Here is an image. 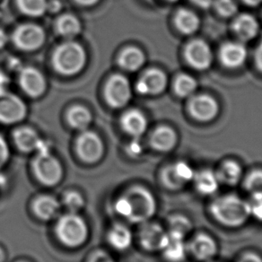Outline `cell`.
<instances>
[{"instance_id":"7a4b0ae2","label":"cell","mask_w":262,"mask_h":262,"mask_svg":"<svg viewBox=\"0 0 262 262\" xmlns=\"http://www.w3.org/2000/svg\"><path fill=\"white\" fill-rule=\"evenodd\" d=\"M210 211L217 222L229 227L242 226L251 216L247 201L234 195L216 199L211 204Z\"/></svg>"},{"instance_id":"ab89813d","label":"cell","mask_w":262,"mask_h":262,"mask_svg":"<svg viewBox=\"0 0 262 262\" xmlns=\"http://www.w3.org/2000/svg\"><path fill=\"white\" fill-rule=\"evenodd\" d=\"M8 84H9L8 77L3 72L0 71V93L7 91Z\"/></svg>"},{"instance_id":"8d00e7d4","label":"cell","mask_w":262,"mask_h":262,"mask_svg":"<svg viewBox=\"0 0 262 262\" xmlns=\"http://www.w3.org/2000/svg\"><path fill=\"white\" fill-rule=\"evenodd\" d=\"M64 204L70 211L75 213L83 207L84 200L80 194L77 192H70L68 193L64 198Z\"/></svg>"},{"instance_id":"52a82bcc","label":"cell","mask_w":262,"mask_h":262,"mask_svg":"<svg viewBox=\"0 0 262 262\" xmlns=\"http://www.w3.org/2000/svg\"><path fill=\"white\" fill-rule=\"evenodd\" d=\"M105 95L107 102L114 108L126 105L131 97L129 82L123 76H113L106 85Z\"/></svg>"},{"instance_id":"f6af8a7d","label":"cell","mask_w":262,"mask_h":262,"mask_svg":"<svg viewBox=\"0 0 262 262\" xmlns=\"http://www.w3.org/2000/svg\"><path fill=\"white\" fill-rule=\"evenodd\" d=\"M79 4L84 5V6H91L98 1V0H76Z\"/></svg>"},{"instance_id":"7402d4cb","label":"cell","mask_w":262,"mask_h":262,"mask_svg":"<svg viewBox=\"0 0 262 262\" xmlns=\"http://www.w3.org/2000/svg\"><path fill=\"white\" fill-rule=\"evenodd\" d=\"M233 30L242 40H251L258 33V24L252 15L244 14L235 19L233 23Z\"/></svg>"},{"instance_id":"74e56055","label":"cell","mask_w":262,"mask_h":262,"mask_svg":"<svg viewBox=\"0 0 262 262\" xmlns=\"http://www.w3.org/2000/svg\"><path fill=\"white\" fill-rule=\"evenodd\" d=\"M8 157H9V150H8V144L0 136V168L8 162Z\"/></svg>"},{"instance_id":"d590c367","label":"cell","mask_w":262,"mask_h":262,"mask_svg":"<svg viewBox=\"0 0 262 262\" xmlns=\"http://www.w3.org/2000/svg\"><path fill=\"white\" fill-rule=\"evenodd\" d=\"M247 203L250 215L262 221V194H252Z\"/></svg>"},{"instance_id":"9a60e30c","label":"cell","mask_w":262,"mask_h":262,"mask_svg":"<svg viewBox=\"0 0 262 262\" xmlns=\"http://www.w3.org/2000/svg\"><path fill=\"white\" fill-rule=\"evenodd\" d=\"M220 58L223 64L227 68L236 69L244 65L247 58V50L244 44L240 42H226L221 48Z\"/></svg>"},{"instance_id":"83f0119b","label":"cell","mask_w":262,"mask_h":262,"mask_svg":"<svg viewBox=\"0 0 262 262\" xmlns=\"http://www.w3.org/2000/svg\"><path fill=\"white\" fill-rule=\"evenodd\" d=\"M219 182L227 185H235L240 181L242 169L235 162L229 161L223 164L219 172H216Z\"/></svg>"},{"instance_id":"8fae6325","label":"cell","mask_w":262,"mask_h":262,"mask_svg":"<svg viewBox=\"0 0 262 262\" xmlns=\"http://www.w3.org/2000/svg\"><path fill=\"white\" fill-rule=\"evenodd\" d=\"M189 113L193 118L203 122L214 120L219 113V106L215 99L207 95H196L189 104Z\"/></svg>"},{"instance_id":"5b68a950","label":"cell","mask_w":262,"mask_h":262,"mask_svg":"<svg viewBox=\"0 0 262 262\" xmlns=\"http://www.w3.org/2000/svg\"><path fill=\"white\" fill-rule=\"evenodd\" d=\"M33 166L37 178L45 185H55L61 179V165L56 158L47 153H40L34 161Z\"/></svg>"},{"instance_id":"277c9868","label":"cell","mask_w":262,"mask_h":262,"mask_svg":"<svg viewBox=\"0 0 262 262\" xmlns=\"http://www.w3.org/2000/svg\"><path fill=\"white\" fill-rule=\"evenodd\" d=\"M57 234L63 244L70 247H77L86 240L88 226L80 216L71 213L58 220Z\"/></svg>"},{"instance_id":"44dd1931","label":"cell","mask_w":262,"mask_h":262,"mask_svg":"<svg viewBox=\"0 0 262 262\" xmlns=\"http://www.w3.org/2000/svg\"><path fill=\"white\" fill-rule=\"evenodd\" d=\"M194 182L199 192L202 195H213L219 189V182L217 174L210 170H203L195 173Z\"/></svg>"},{"instance_id":"ac0fdd59","label":"cell","mask_w":262,"mask_h":262,"mask_svg":"<svg viewBox=\"0 0 262 262\" xmlns=\"http://www.w3.org/2000/svg\"><path fill=\"white\" fill-rule=\"evenodd\" d=\"M191 254L200 260H208L216 253V245L211 237L206 234H199L188 246Z\"/></svg>"},{"instance_id":"e575fe53","label":"cell","mask_w":262,"mask_h":262,"mask_svg":"<svg viewBox=\"0 0 262 262\" xmlns=\"http://www.w3.org/2000/svg\"><path fill=\"white\" fill-rule=\"evenodd\" d=\"M215 8L219 14L225 17L235 15L238 9L234 0H216Z\"/></svg>"},{"instance_id":"2e32d148","label":"cell","mask_w":262,"mask_h":262,"mask_svg":"<svg viewBox=\"0 0 262 262\" xmlns=\"http://www.w3.org/2000/svg\"><path fill=\"white\" fill-rule=\"evenodd\" d=\"M20 84L27 95L36 97L45 90V79L38 70L33 68H26L20 75Z\"/></svg>"},{"instance_id":"ba28073f","label":"cell","mask_w":262,"mask_h":262,"mask_svg":"<svg viewBox=\"0 0 262 262\" xmlns=\"http://www.w3.org/2000/svg\"><path fill=\"white\" fill-rule=\"evenodd\" d=\"M195 171L185 162H178L166 168L162 174L164 185L171 189L182 188L187 183L192 182Z\"/></svg>"},{"instance_id":"1f68e13d","label":"cell","mask_w":262,"mask_h":262,"mask_svg":"<svg viewBox=\"0 0 262 262\" xmlns=\"http://www.w3.org/2000/svg\"><path fill=\"white\" fill-rule=\"evenodd\" d=\"M19 8L26 15L39 16L47 9L46 0H17Z\"/></svg>"},{"instance_id":"3957f363","label":"cell","mask_w":262,"mask_h":262,"mask_svg":"<svg viewBox=\"0 0 262 262\" xmlns=\"http://www.w3.org/2000/svg\"><path fill=\"white\" fill-rule=\"evenodd\" d=\"M85 52L81 45L69 41L58 46L53 56L56 70L64 75H74L80 71L85 63Z\"/></svg>"},{"instance_id":"e0dca14e","label":"cell","mask_w":262,"mask_h":262,"mask_svg":"<svg viewBox=\"0 0 262 262\" xmlns=\"http://www.w3.org/2000/svg\"><path fill=\"white\" fill-rule=\"evenodd\" d=\"M185 237L167 233V240L163 248V254L168 261L182 262L186 257L188 246L184 242Z\"/></svg>"},{"instance_id":"4316f807","label":"cell","mask_w":262,"mask_h":262,"mask_svg":"<svg viewBox=\"0 0 262 262\" xmlns=\"http://www.w3.org/2000/svg\"><path fill=\"white\" fill-rule=\"evenodd\" d=\"M145 62V55L138 48H127L121 53L120 64L125 70L135 71L142 67Z\"/></svg>"},{"instance_id":"4fadbf2b","label":"cell","mask_w":262,"mask_h":262,"mask_svg":"<svg viewBox=\"0 0 262 262\" xmlns=\"http://www.w3.org/2000/svg\"><path fill=\"white\" fill-rule=\"evenodd\" d=\"M167 85L166 75L159 70H147L138 83L137 89L143 95H159Z\"/></svg>"},{"instance_id":"d6a6232c","label":"cell","mask_w":262,"mask_h":262,"mask_svg":"<svg viewBox=\"0 0 262 262\" xmlns=\"http://www.w3.org/2000/svg\"><path fill=\"white\" fill-rule=\"evenodd\" d=\"M170 233L179 234L185 237L191 229V224L185 216L182 215H174L171 217L169 223Z\"/></svg>"},{"instance_id":"7dc6e473","label":"cell","mask_w":262,"mask_h":262,"mask_svg":"<svg viewBox=\"0 0 262 262\" xmlns=\"http://www.w3.org/2000/svg\"><path fill=\"white\" fill-rule=\"evenodd\" d=\"M3 258H4V254H3V252H2V251L0 250V262H1V260L3 259Z\"/></svg>"},{"instance_id":"f35d334b","label":"cell","mask_w":262,"mask_h":262,"mask_svg":"<svg viewBox=\"0 0 262 262\" xmlns=\"http://www.w3.org/2000/svg\"><path fill=\"white\" fill-rule=\"evenodd\" d=\"M255 61H256L258 70L262 72V40L255 52Z\"/></svg>"},{"instance_id":"f1b7e54d","label":"cell","mask_w":262,"mask_h":262,"mask_svg":"<svg viewBox=\"0 0 262 262\" xmlns=\"http://www.w3.org/2000/svg\"><path fill=\"white\" fill-rule=\"evenodd\" d=\"M68 120L70 125L77 129H84L91 122V113L82 106H76L70 110L68 114Z\"/></svg>"},{"instance_id":"5bb4252c","label":"cell","mask_w":262,"mask_h":262,"mask_svg":"<svg viewBox=\"0 0 262 262\" xmlns=\"http://www.w3.org/2000/svg\"><path fill=\"white\" fill-rule=\"evenodd\" d=\"M166 240L167 233L156 224H146L140 232V243L146 251H162Z\"/></svg>"},{"instance_id":"7bdbcfd3","label":"cell","mask_w":262,"mask_h":262,"mask_svg":"<svg viewBox=\"0 0 262 262\" xmlns=\"http://www.w3.org/2000/svg\"><path fill=\"white\" fill-rule=\"evenodd\" d=\"M92 262H113L111 258H109L108 256H106V255L102 254V253H100V254L97 255V256H95V258H93V261Z\"/></svg>"},{"instance_id":"bcb514c9","label":"cell","mask_w":262,"mask_h":262,"mask_svg":"<svg viewBox=\"0 0 262 262\" xmlns=\"http://www.w3.org/2000/svg\"><path fill=\"white\" fill-rule=\"evenodd\" d=\"M244 1L250 6H257L262 3V0H244Z\"/></svg>"},{"instance_id":"836d02e7","label":"cell","mask_w":262,"mask_h":262,"mask_svg":"<svg viewBox=\"0 0 262 262\" xmlns=\"http://www.w3.org/2000/svg\"><path fill=\"white\" fill-rule=\"evenodd\" d=\"M245 189L252 194H262V171H254L245 180Z\"/></svg>"},{"instance_id":"d4e9b609","label":"cell","mask_w":262,"mask_h":262,"mask_svg":"<svg viewBox=\"0 0 262 262\" xmlns=\"http://www.w3.org/2000/svg\"><path fill=\"white\" fill-rule=\"evenodd\" d=\"M59 203L52 196H40L34 203V212L40 219L44 220L55 217L59 211Z\"/></svg>"},{"instance_id":"484cf974","label":"cell","mask_w":262,"mask_h":262,"mask_svg":"<svg viewBox=\"0 0 262 262\" xmlns=\"http://www.w3.org/2000/svg\"><path fill=\"white\" fill-rule=\"evenodd\" d=\"M110 244L119 251H124L129 248L132 243V234L128 228L122 225L113 226L108 235Z\"/></svg>"},{"instance_id":"4dcf8cb0","label":"cell","mask_w":262,"mask_h":262,"mask_svg":"<svg viewBox=\"0 0 262 262\" xmlns=\"http://www.w3.org/2000/svg\"><path fill=\"white\" fill-rule=\"evenodd\" d=\"M174 89L176 94L182 98H187L196 91V82L192 77L189 75L182 74L179 76L174 83Z\"/></svg>"},{"instance_id":"9c48e42d","label":"cell","mask_w":262,"mask_h":262,"mask_svg":"<svg viewBox=\"0 0 262 262\" xmlns=\"http://www.w3.org/2000/svg\"><path fill=\"white\" fill-rule=\"evenodd\" d=\"M185 56L189 65L199 70L208 69L213 60L211 49L204 40H194L189 42L186 48Z\"/></svg>"},{"instance_id":"60d3db41","label":"cell","mask_w":262,"mask_h":262,"mask_svg":"<svg viewBox=\"0 0 262 262\" xmlns=\"http://www.w3.org/2000/svg\"><path fill=\"white\" fill-rule=\"evenodd\" d=\"M194 4L201 8H209L211 7L214 0H191Z\"/></svg>"},{"instance_id":"b9f144b4","label":"cell","mask_w":262,"mask_h":262,"mask_svg":"<svg viewBox=\"0 0 262 262\" xmlns=\"http://www.w3.org/2000/svg\"><path fill=\"white\" fill-rule=\"evenodd\" d=\"M240 262H262V259L260 257H258L256 254H246L244 256V258L241 259Z\"/></svg>"},{"instance_id":"603a6c76","label":"cell","mask_w":262,"mask_h":262,"mask_svg":"<svg viewBox=\"0 0 262 262\" xmlns=\"http://www.w3.org/2000/svg\"><path fill=\"white\" fill-rule=\"evenodd\" d=\"M15 144L24 152H32L40 146V141L36 132L30 127H21L15 131Z\"/></svg>"},{"instance_id":"6da1fadb","label":"cell","mask_w":262,"mask_h":262,"mask_svg":"<svg viewBox=\"0 0 262 262\" xmlns=\"http://www.w3.org/2000/svg\"><path fill=\"white\" fill-rule=\"evenodd\" d=\"M116 211L133 223H146L157 210L153 195L147 189L135 187L117 201Z\"/></svg>"},{"instance_id":"cb8c5ba5","label":"cell","mask_w":262,"mask_h":262,"mask_svg":"<svg viewBox=\"0 0 262 262\" xmlns=\"http://www.w3.org/2000/svg\"><path fill=\"white\" fill-rule=\"evenodd\" d=\"M175 25L184 34H192L199 29L201 21L198 15L187 9H181L175 15Z\"/></svg>"},{"instance_id":"7c38bea8","label":"cell","mask_w":262,"mask_h":262,"mask_svg":"<svg viewBox=\"0 0 262 262\" xmlns=\"http://www.w3.org/2000/svg\"><path fill=\"white\" fill-rule=\"evenodd\" d=\"M103 146L98 136L91 131H84L77 140V152L81 158L88 163H94L102 157Z\"/></svg>"},{"instance_id":"ee69618b","label":"cell","mask_w":262,"mask_h":262,"mask_svg":"<svg viewBox=\"0 0 262 262\" xmlns=\"http://www.w3.org/2000/svg\"><path fill=\"white\" fill-rule=\"evenodd\" d=\"M7 42H8V36L3 30L0 29V49L4 47Z\"/></svg>"},{"instance_id":"d6986e66","label":"cell","mask_w":262,"mask_h":262,"mask_svg":"<svg viewBox=\"0 0 262 262\" xmlns=\"http://www.w3.org/2000/svg\"><path fill=\"white\" fill-rule=\"evenodd\" d=\"M121 125L124 130L133 137H140L146 130L147 120L141 112L130 110L121 118Z\"/></svg>"},{"instance_id":"8992f818","label":"cell","mask_w":262,"mask_h":262,"mask_svg":"<svg viewBox=\"0 0 262 262\" xmlns=\"http://www.w3.org/2000/svg\"><path fill=\"white\" fill-rule=\"evenodd\" d=\"M26 115V106L21 99L8 92L0 93V122L11 124Z\"/></svg>"},{"instance_id":"f546056e","label":"cell","mask_w":262,"mask_h":262,"mask_svg":"<svg viewBox=\"0 0 262 262\" xmlns=\"http://www.w3.org/2000/svg\"><path fill=\"white\" fill-rule=\"evenodd\" d=\"M57 30L62 36L72 38L80 32V23L74 15H63L57 21Z\"/></svg>"},{"instance_id":"ffe728a7","label":"cell","mask_w":262,"mask_h":262,"mask_svg":"<svg viewBox=\"0 0 262 262\" xmlns=\"http://www.w3.org/2000/svg\"><path fill=\"white\" fill-rule=\"evenodd\" d=\"M177 143L175 131L169 127H160L154 131L151 137V144L155 149L160 152L171 151Z\"/></svg>"},{"instance_id":"30bf717a","label":"cell","mask_w":262,"mask_h":262,"mask_svg":"<svg viewBox=\"0 0 262 262\" xmlns=\"http://www.w3.org/2000/svg\"><path fill=\"white\" fill-rule=\"evenodd\" d=\"M14 41L17 47L24 51L36 50L43 43V31L35 25L19 26L14 33Z\"/></svg>"}]
</instances>
